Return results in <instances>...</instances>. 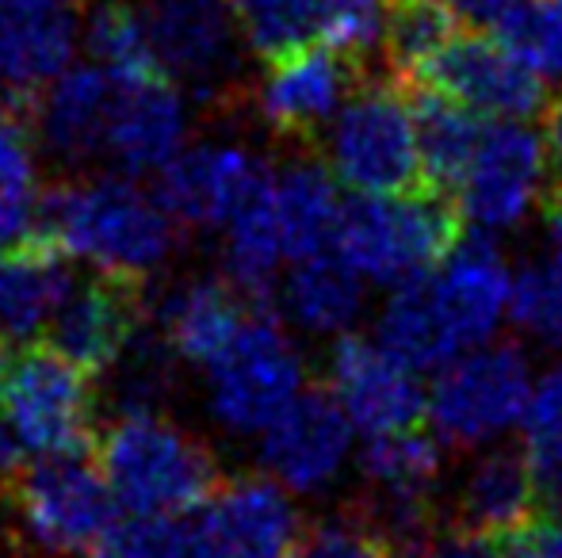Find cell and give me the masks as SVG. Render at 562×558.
Returning <instances> with one entry per match:
<instances>
[{"mask_svg":"<svg viewBox=\"0 0 562 558\" xmlns=\"http://www.w3.org/2000/svg\"><path fill=\"white\" fill-rule=\"evenodd\" d=\"M66 257L89 261L115 280L146 283L172 261L180 226L161 207L157 192H146L126 172L77 176L38 195L35 230Z\"/></svg>","mask_w":562,"mask_h":558,"instance_id":"obj_1","label":"cell"},{"mask_svg":"<svg viewBox=\"0 0 562 558\" xmlns=\"http://www.w3.org/2000/svg\"><path fill=\"white\" fill-rule=\"evenodd\" d=\"M97 455L131 516H188L207 509L223 486L211 447L157 413H119Z\"/></svg>","mask_w":562,"mask_h":558,"instance_id":"obj_2","label":"cell"},{"mask_svg":"<svg viewBox=\"0 0 562 558\" xmlns=\"http://www.w3.org/2000/svg\"><path fill=\"white\" fill-rule=\"evenodd\" d=\"M463 207L456 195L422 187L409 195H360L340 203L334 249L375 283H406L448 261L463 241Z\"/></svg>","mask_w":562,"mask_h":558,"instance_id":"obj_3","label":"cell"},{"mask_svg":"<svg viewBox=\"0 0 562 558\" xmlns=\"http://www.w3.org/2000/svg\"><path fill=\"white\" fill-rule=\"evenodd\" d=\"M92 424V375L50 344L23 352L0 395V470L89 452Z\"/></svg>","mask_w":562,"mask_h":558,"instance_id":"obj_4","label":"cell"},{"mask_svg":"<svg viewBox=\"0 0 562 558\" xmlns=\"http://www.w3.org/2000/svg\"><path fill=\"white\" fill-rule=\"evenodd\" d=\"M329 169L360 195H409L429 187L406 84L394 77L360 81L329 123Z\"/></svg>","mask_w":562,"mask_h":558,"instance_id":"obj_5","label":"cell"},{"mask_svg":"<svg viewBox=\"0 0 562 558\" xmlns=\"http://www.w3.org/2000/svg\"><path fill=\"white\" fill-rule=\"evenodd\" d=\"M154 61L180 92L203 107H229L241 96L245 31L234 0H142Z\"/></svg>","mask_w":562,"mask_h":558,"instance_id":"obj_6","label":"cell"},{"mask_svg":"<svg viewBox=\"0 0 562 558\" xmlns=\"http://www.w3.org/2000/svg\"><path fill=\"white\" fill-rule=\"evenodd\" d=\"M207 410L234 436H260L303 390V356L268 306H252L207 367Z\"/></svg>","mask_w":562,"mask_h":558,"instance_id":"obj_7","label":"cell"},{"mask_svg":"<svg viewBox=\"0 0 562 558\" xmlns=\"http://www.w3.org/2000/svg\"><path fill=\"white\" fill-rule=\"evenodd\" d=\"M12 505L31 544L50 555H97V547L119 524L112 486L85 452L20 467Z\"/></svg>","mask_w":562,"mask_h":558,"instance_id":"obj_8","label":"cell"},{"mask_svg":"<svg viewBox=\"0 0 562 558\" xmlns=\"http://www.w3.org/2000/svg\"><path fill=\"white\" fill-rule=\"evenodd\" d=\"M532 398L528 360L517 344L479 349L440 367L429 390V418L451 447H479L517 424Z\"/></svg>","mask_w":562,"mask_h":558,"instance_id":"obj_9","label":"cell"},{"mask_svg":"<svg viewBox=\"0 0 562 558\" xmlns=\"http://www.w3.org/2000/svg\"><path fill=\"white\" fill-rule=\"evenodd\" d=\"M548 146L520 119L482 123L479 149L471 157L456 200L482 230L517 226L548 192Z\"/></svg>","mask_w":562,"mask_h":558,"instance_id":"obj_10","label":"cell"},{"mask_svg":"<svg viewBox=\"0 0 562 558\" xmlns=\"http://www.w3.org/2000/svg\"><path fill=\"white\" fill-rule=\"evenodd\" d=\"M409 84H429L471 112L497 119H532L548 107L543 77L513 58L502 38H490L482 31L456 35Z\"/></svg>","mask_w":562,"mask_h":558,"instance_id":"obj_11","label":"cell"},{"mask_svg":"<svg viewBox=\"0 0 562 558\" xmlns=\"http://www.w3.org/2000/svg\"><path fill=\"white\" fill-rule=\"evenodd\" d=\"M360 61L345 58L326 43H306L268 61V73L257 89L260 119L280 138L314 141L337 119V112L360 89Z\"/></svg>","mask_w":562,"mask_h":558,"instance_id":"obj_12","label":"cell"},{"mask_svg":"<svg viewBox=\"0 0 562 558\" xmlns=\"http://www.w3.org/2000/svg\"><path fill=\"white\" fill-rule=\"evenodd\" d=\"M272 164L226 141L184 146L157 172V200L188 230H215L272 180Z\"/></svg>","mask_w":562,"mask_h":558,"instance_id":"obj_13","label":"cell"},{"mask_svg":"<svg viewBox=\"0 0 562 558\" xmlns=\"http://www.w3.org/2000/svg\"><path fill=\"white\" fill-rule=\"evenodd\" d=\"M352 452V421L334 390L303 387L295 402L260 432V463L288 493H318Z\"/></svg>","mask_w":562,"mask_h":558,"instance_id":"obj_14","label":"cell"},{"mask_svg":"<svg viewBox=\"0 0 562 558\" xmlns=\"http://www.w3.org/2000/svg\"><path fill=\"white\" fill-rule=\"evenodd\" d=\"M329 387L363 436L414 429L429 413L414 367L402 364L386 344L356 333H340L329 352Z\"/></svg>","mask_w":562,"mask_h":558,"instance_id":"obj_15","label":"cell"},{"mask_svg":"<svg viewBox=\"0 0 562 558\" xmlns=\"http://www.w3.org/2000/svg\"><path fill=\"white\" fill-rule=\"evenodd\" d=\"M142 287L146 283L115 280L104 272L74 280L46 326V344L89 375H104L142 329Z\"/></svg>","mask_w":562,"mask_h":558,"instance_id":"obj_16","label":"cell"},{"mask_svg":"<svg viewBox=\"0 0 562 558\" xmlns=\"http://www.w3.org/2000/svg\"><path fill=\"white\" fill-rule=\"evenodd\" d=\"M188 138V104L184 92L161 73L119 77L115 104L108 119L104 161H112L126 176L161 172L184 149Z\"/></svg>","mask_w":562,"mask_h":558,"instance_id":"obj_17","label":"cell"},{"mask_svg":"<svg viewBox=\"0 0 562 558\" xmlns=\"http://www.w3.org/2000/svg\"><path fill=\"white\" fill-rule=\"evenodd\" d=\"M74 0H0V92L35 107L46 84L74 66Z\"/></svg>","mask_w":562,"mask_h":558,"instance_id":"obj_18","label":"cell"},{"mask_svg":"<svg viewBox=\"0 0 562 558\" xmlns=\"http://www.w3.org/2000/svg\"><path fill=\"white\" fill-rule=\"evenodd\" d=\"M200 521L218 558H291L303 532L288 490L257 475L218 486Z\"/></svg>","mask_w":562,"mask_h":558,"instance_id":"obj_19","label":"cell"},{"mask_svg":"<svg viewBox=\"0 0 562 558\" xmlns=\"http://www.w3.org/2000/svg\"><path fill=\"white\" fill-rule=\"evenodd\" d=\"M432 291L445 310L459 349L490 341L502 314L509 310V269L490 234H463L448 253L445 269H432Z\"/></svg>","mask_w":562,"mask_h":558,"instance_id":"obj_20","label":"cell"},{"mask_svg":"<svg viewBox=\"0 0 562 558\" xmlns=\"http://www.w3.org/2000/svg\"><path fill=\"white\" fill-rule=\"evenodd\" d=\"M115 104V73L104 66H69L35 100V127L43 146L66 164L104 161L108 119Z\"/></svg>","mask_w":562,"mask_h":558,"instance_id":"obj_21","label":"cell"},{"mask_svg":"<svg viewBox=\"0 0 562 558\" xmlns=\"http://www.w3.org/2000/svg\"><path fill=\"white\" fill-rule=\"evenodd\" d=\"M66 261L69 257L38 234L0 253V337L8 344L31 341L50 326L74 287Z\"/></svg>","mask_w":562,"mask_h":558,"instance_id":"obj_22","label":"cell"},{"mask_svg":"<svg viewBox=\"0 0 562 558\" xmlns=\"http://www.w3.org/2000/svg\"><path fill=\"white\" fill-rule=\"evenodd\" d=\"M252 303L229 280H188L157 310V329L177 360L207 367L237 337Z\"/></svg>","mask_w":562,"mask_h":558,"instance_id":"obj_23","label":"cell"},{"mask_svg":"<svg viewBox=\"0 0 562 558\" xmlns=\"http://www.w3.org/2000/svg\"><path fill=\"white\" fill-rule=\"evenodd\" d=\"M536 513L540 505H536V482L525 444H497L482 452L479 463L467 470L451 528L494 539Z\"/></svg>","mask_w":562,"mask_h":558,"instance_id":"obj_24","label":"cell"},{"mask_svg":"<svg viewBox=\"0 0 562 558\" xmlns=\"http://www.w3.org/2000/svg\"><path fill=\"white\" fill-rule=\"evenodd\" d=\"M363 276L345 261V257L329 253H311V257H299L295 269L288 272L280 291V303L288 310V318L295 321L299 329L306 333H348L352 321L360 318V306H363Z\"/></svg>","mask_w":562,"mask_h":558,"instance_id":"obj_25","label":"cell"},{"mask_svg":"<svg viewBox=\"0 0 562 558\" xmlns=\"http://www.w3.org/2000/svg\"><path fill=\"white\" fill-rule=\"evenodd\" d=\"M406 96L409 107H414L425 184L456 195L482 138L479 112H471V107L445 96V92L429 89V84H406Z\"/></svg>","mask_w":562,"mask_h":558,"instance_id":"obj_26","label":"cell"},{"mask_svg":"<svg viewBox=\"0 0 562 558\" xmlns=\"http://www.w3.org/2000/svg\"><path fill=\"white\" fill-rule=\"evenodd\" d=\"M379 344H386L414 372H437L463 352L437 303L432 272H422L394 287L391 303L379 318Z\"/></svg>","mask_w":562,"mask_h":558,"instance_id":"obj_27","label":"cell"},{"mask_svg":"<svg viewBox=\"0 0 562 558\" xmlns=\"http://www.w3.org/2000/svg\"><path fill=\"white\" fill-rule=\"evenodd\" d=\"M340 215L337 176L329 164L303 157L276 172V218L291 261L322 253L334 241Z\"/></svg>","mask_w":562,"mask_h":558,"instance_id":"obj_28","label":"cell"},{"mask_svg":"<svg viewBox=\"0 0 562 558\" xmlns=\"http://www.w3.org/2000/svg\"><path fill=\"white\" fill-rule=\"evenodd\" d=\"M543 249L520 264L509 291V318L543 341H562V180L540 200Z\"/></svg>","mask_w":562,"mask_h":558,"instance_id":"obj_29","label":"cell"},{"mask_svg":"<svg viewBox=\"0 0 562 558\" xmlns=\"http://www.w3.org/2000/svg\"><path fill=\"white\" fill-rule=\"evenodd\" d=\"M288 257L276 218V172L241 210L226 223V280L252 306H268L280 276V261Z\"/></svg>","mask_w":562,"mask_h":558,"instance_id":"obj_30","label":"cell"},{"mask_svg":"<svg viewBox=\"0 0 562 558\" xmlns=\"http://www.w3.org/2000/svg\"><path fill=\"white\" fill-rule=\"evenodd\" d=\"M459 15L448 0H386L383 58L386 77L398 84L417 81L425 66L459 35Z\"/></svg>","mask_w":562,"mask_h":558,"instance_id":"obj_31","label":"cell"},{"mask_svg":"<svg viewBox=\"0 0 562 558\" xmlns=\"http://www.w3.org/2000/svg\"><path fill=\"white\" fill-rule=\"evenodd\" d=\"M525 455L540 513H562V367L543 375L525 410Z\"/></svg>","mask_w":562,"mask_h":558,"instance_id":"obj_32","label":"cell"},{"mask_svg":"<svg viewBox=\"0 0 562 558\" xmlns=\"http://www.w3.org/2000/svg\"><path fill=\"white\" fill-rule=\"evenodd\" d=\"M92 558H218L203 521L188 516H126Z\"/></svg>","mask_w":562,"mask_h":558,"instance_id":"obj_33","label":"cell"},{"mask_svg":"<svg viewBox=\"0 0 562 558\" xmlns=\"http://www.w3.org/2000/svg\"><path fill=\"white\" fill-rule=\"evenodd\" d=\"M177 352L165 344V337H134L126 352L108 367L112 375V406L119 413H157V406L169 398L177 383Z\"/></svg>","mask_w":562,"mask_h":558,"instance_id":"obj_34","label":"cell"},{"mask_svg":"<svg viewBox=\"0 0 562 558\" xmlns=\"http://www.w3.org/2000/svg\"><path fill=\"white\" fill-rule=\"evenodd\" d=\"M85 46H89V54H92L97 66L112 69V73H119V77L161 73L157 61H154V50H149L142 12L134 4H126V0H108V4H100L97 12L89 15Z\"/></svg>","mask_w":562,"mask_h":558,"instance_id":"obj_35","label":"cell"},{"mask_svg":"<svg viewBox=\"0 0 562 558\" xmlns=\"http://www.w3.org/2000/svg\"><path fill=\"white\" fill-rule=\"evenodd\" d=\"M38 138L31 104L0 92V207L38 215Z\"/></svg>","mask_w":562,"mask_h":558,"instance_id":"obj_36","label":"cell"},{"mask_svg":"<svg viewBox=\"0 0 562 558\" xmlns=\"http://www.w3.org/2000/svg\"><path fill=\"white\" fill-rule=\"evenodd\" d=\"M245 46L260 58H280L318 38V0H234Z\"/></svg>","mask_w":562,"mask_h":558,"instance_id":"obj_37","label":"cell"},{"mask_svg":"<svg viewBox=\"0 0 562 558\" xmlns=\"http://www.w3.org/2000/svg\"><path fill=\"white\" fill-rule=\"evenodd\" d=\"M497 38L540 77H562V4L559 0H520L502 23Z\"/></svg>","mask_w":562,"mask_h":558,"instance_id":"obj_38","label":"cell"},{"mask_svg":"<svg viewBox=\"0 0 562 558\" xmlns=\"http://www.w3.org/2000/svg\"><path fill=\"white\" fill-rule=\"evenodd\" d=\"M291 558H394L391 544L379 536V528L360 513H337L326 521H314L299 532V544Z\"/></svg>","mask_w":562,"mask_h":558,"instance_id":"obj_39","label":"cell"},{"mask_svg":"<svg viewBox=\"0 0 562 558\" xmlns=\"http://www.w3.org/2000/svg\"><path fill=\"white\" fill-rule=\"evenodd\" d=\"M386 0H318V43L360 61L383 38Z\"/></svg>","mask_w":562,"mask_h":558,"instance_id":"obj_40","label":"cell"},{"mask_svg":"<svg viewBox=\"0 0 562 558\" xmlns=\"http://www.w3.org/2000/svg\"><path fill=\"white\" fill-rule=\"evenodd\" d=\"M497 558H562V513H536L494 536Z\"/></svg>","mask_w":562,"mask_h":558,"instance_id":"obj_41","label":"cell"},{"mask_svg":"<svg viewBox=\"0 0 562 558\" xmlns=\"http://www.w3.org/2000/svg\"><path fill=\"white\" fill-rule=\"evenodd\" d=\"M422 558H497V551H494V539L474 536V532L448 528L445 536L432 539L429 551Z\"/></svg>","mask_w":562,"mask_h":558,"instance_id":"obj_42","label":"cell"},{"mask_svg":"<svg viewBox=\"0 0 562 558\" xmlns=\"http://www.w3.org/2000/svg\"><path fill=\"white\" fill-rule=\"evenodd\" d=\"M456 8L459 23H467L471 31H490L520 4V0H448Z\"/></svg>","mask_w":562,"mask_h":558,"instance_id":"obj_43","label":"cell"},{"mask_svg":"<svg viewBox=\"0 0 562 558\" xmlns=\"http://www.w3.org/2000/svg\"><path fill=\"white\" fill-rule=\"evenodd\" d=\"M543 127H548V153H551V161H555V176H562V92L548 104Z\"/></svg>","mask_w":562,"mask_h":558,"instance_id":"obj_44","label":"cell"},{"mask_svg":"<svg viewBox=\"0 0 562 558\" xmlns=\"http://www.w3.org/2000/svg\"><path fill=\"white\" fill-rule=\"evenodd\" d=\"M12 352H8V341L0 337V395H4V387H8V375H12Z\"/></svg>","mask_w":562,"mask_h":558,"instance_id":"obj_45","label":"cell"},{"mask_svg":"<svg viewBox=\"0 0 562 558\" xmlns=\"http://www.w3.org/2000/svg\"><path fill=\"white\" fill-rule=\"evenodd\" d=\"M559 4H562V0H559Z\"/></svg>","mask_w":562,"mask_h":558,"instance_id":"obj_46","label":"cell"}]
</instances>
